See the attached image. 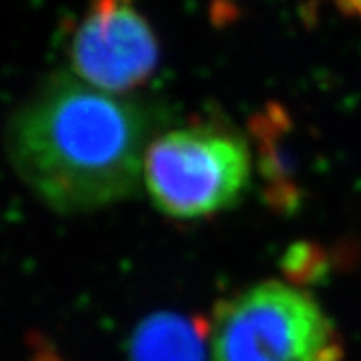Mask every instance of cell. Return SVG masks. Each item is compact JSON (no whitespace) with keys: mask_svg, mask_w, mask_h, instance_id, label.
<instances>
[{"mask_svg":"<svg viewBox=\"0 0 361 361\" xmlns=\"http://www.w3.org/2000/svg\"><path fill=\"white\" fill-rule=\"evenodd\" d=\"M334 2L343 15L361 20V0H334Z\"/></svg>","mask_w":361,"mask_h":361,"instance_id":"obj_9","label":"cell"},{"mask_svg":"<svg viewBox=\"0 0 361 361\" xmlns=\"http://www.w3.org/2000/svg\"><path fill=\"white\" fill-rule=\"evenodd\" d=\"M251 137L257 144L260 176L266 183L267 204L290 214L300 204V188L295 180V161L290 149V114L279 104L264 105L249 120Z\"/></svg>","mask_w":361,"mask_h":361,"instance_id":"obj_5","label":"cell"},{"mask_svg":"<svg viewBox=\"0 0 361 361\" xmlns=\"http://www.w3.org/2000/svg\"><path fill=\"white\" fill-rule=\"evenodd\" d=\"M210 326L201 319L157 312L137 324L128 345V361H207Z\"/></svg>","mask_w":361,"mask_h":361,"instance_id":"obj_6","label":"cell"},{"mask_svg":"<svg viewBox=\"0 0 361 361\" xmlns=\"http://www.w3.org/2000/svg\"><path fill=\"white\" fill-rule=\"evenodd\" d=\"M343 339L305 290L267 281L219 302L210 323L212 361H341Z\"/></svg>","mask_w":361,"mask_h":361,"instance_id":"obj_2","label":"cell"},{"mask_svg":"<svg viewBox=\"0 0 361 361\" xmlns=\"http://www.w3.org/2000/svg\"><path fill=\"white\" fill-rule=\"evenodd\" d=\"M281 267L290 284L297 288L317 284L328 273L326 252L317 243L297 242L284 252Z\"/></svg>","mask_w":361,"mask_h":361,"instance_id":"obj_7","label":"cell"},{"mask_svg":"<svg viewBox=\"0 0 361 361\" xmlns=\"http://www.w3.org/2000/svg\"><path fill=\"white\" fill-rule=\"evenodd\" d=\"M149 120L137 104L57 76L15 113L8 153L50 209L80 214L124 201L144 179Z\"/></svg>","mask_w":361,"mask_h":361,"instance_id":"obj_1","label":"cell"},{"mask_svg":"<svg viewBox=\"0 0 361 361\" xmlns=\"http://www.w3.org/2000/svg\"><path fill=\"white\" fill-rule=\"evenodd\" d=\"M251 152L242 137L210 128L177 129L149 142L144 183L153 204L177 219L233 207L251 180Z\"/></svg>","mask_w":361,"mask_h":361,"instance_id":"obj_3","label":"cell"},{"mask_svg":"<svg viewBox=\"0 0 361 361\" xmlns=\"http://www.w3.org/2000/svg\"><path fill=\"white\" fill-rule=\"evenodd\" d=\"M78 80L109 94L144 85L159 63V43L137 0H89L71 43Z\"/></svg>","mask_w":361,"mask_h":361,"instance_id":"obj_4","label":"cell"},{"mask_svg":"<svg viewBox=\"0 0 361 361\" xmlns=\"http://www.w3.org/2000/svg\"><path fill=\"white\" fill-rule=\"evenodd\" d=\"M32 361H63L57 356L56 350L47 345L43 339H34L32 341Z\"/></svg>","mask_w":361,"mask_h":361,"instance_id":"obj_8","label":"cell"}]
</instances>
